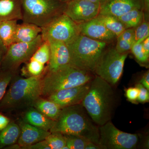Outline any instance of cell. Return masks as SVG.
<instances>
[{"mask_svg":"<svg viewBox=\"0 0 149 149\" xmlns=\"http://www.w3.org/2000/svg\"><path fill=\"white\" fill-rule=\"evenodd\" d=\"M10 123L9 118L0 112V131L6 128Z\"/></svg>","mask_w":149,"mask_h":149,"instance_id":"8d00e7d4","label":"cell"},{"mask_svg":"<svg viewBox=\"0 0 149 149\" xmlns=\"http://www.w3.org/2000/svg\"><path fill=\"white\" fill-rule=\"evenodd\" d=\"M42 30L41 27L31 23L17 24L14 43L32 42L41 34Z\"/></svg>","mask_w":149,"mask_h":149,"instance_id":"d6986e66","label":"cell"},{"mask_svg":"<svg viewBox=\"0 0 149 149\" xmlns=\"http://www.w3.org/2000/svg\"><path fill=\"white\" fill-rule=\"evenodd\" d=\"M111 45L80 34L67 45L70 57L69 64L94 73L99 59Z\"/></svg>","mask_w":149,"mask_h":149,"instance_id":"277c9868","label":"cell"},{"mask_svg":"<svg viewBox=\"0 0 149 149\" xmlns=\"http://www.w3.org/2000/svg\"><path fill=\"white\" fill-rule=\"evenodd\" d=\"M30 58L35 60L44 65L49 63L50 59V49L49 42L44 41Z\"/></svg>","mask_w":149,"mask_h":149,"instance_id":"484cf974","label":"cell"},{"mask_svg":"<svg viewBox=\"0 0 149 149\" xmlns=\"http://www.w3.org/2000/svg\"><path fill=\"white\" fill-rule=\"evenodd\" d=\"M128 53L120 54L110 45L101 56L96 65L94 74L116 86L120 80Z\"/></svg>","mask_w":149,"mask_h":149,"instance_id":"52a82bcc","label":"cell"},{"mask_svg":"<svg viewBox=\"0 0 149 149\" xmlns=\"http://www.w3.org/2000/svg\"><path fill=\"white\" fill-rule=\"evenodd\" d=\"M23 22L43 27L64 13L66 3L60 0H20Z\"/></svg>","mask_w":149,"mask_h":149,"instance_id":"8992f818","label":"cell"},{"mask_svg":"<svg viewBox=\"0 0 149 149\" xmlns=\"http://www.w3.org/2000/svg\"><path fill=\"white\" fill-rule=\"evenodd\" d=\"M97 17L102 22L107 29L116 37L125 29L122 22L116 17L99 14Z\"/></svg>","mask_w":149,"mask_h":149,"instance_id":"cb8c5ba5","label":"cell"},{"mask_svg":"<svg viewBox=\"0 0 149 149\" xmlns=\"http://www.w3.org/2000/svg\"><path fill=\"white\" fill-rule=\"evenodd\" d=\"M66 146L68 149H85L90 141L80 136L72 135H64Z\"/></svg>","mask_w":149,"mask_h":149,"instance_id":"f1b7e54d","label":"cell"},{"mask_svg":"<svg viewBox=\"0 0 149 149\" xmlns=\"http://www.w3.org/2000/svg\"><path fill=\"white\" fill-rule=\"evenodd\" d=\"M148 18V16L144 15L143 20L134 29L135 43H141L149 37V24Z\"/></svg>","mask_w":149,"mask_h":149,"instance_id":"83f0119b","label":"cell"},{"mask_svg":"<svg viewBox=\"0 0 149 149\" xmlns=\"http://www.w3.org/2000/svg\"><path fill=\"white\" fill-rule=\"evenodd\" d=\"M49 131L80 136L100 145L99 126L81 104L62 109L59 116Z\"/></svg>","mask_w":149,"mask_h":149,"instance_id":"7a4b0ae2","label":"cell"},{"mask_svg":"<svg viewBox=\"0 0 149 149\" xmlns=\"http://www.w3.org/2000/svg\"><path fill=\"white\" fill-rule=\"evenodd\" d=\"M139 90L137 87H130L125 91V96L129 101L133 103L138 102Z\"/></svg>","mask_w":149,"mask_h":149,"instance_id":"836d02e7","label":"cell"},{"mask_svg":"<svg viewBox=\"0 0 149 149\" xmlns=\"http://www.w3.org/2000/svg\"><path fill=\"white\" fill-rule=\"evenodd\" d=\"M25 149H51V148L45 140L26 147Z\"/></svg>","mask_w":149,"mask_h":149,"instance_id":"d590c367","label":"cell"},{"mask_svg":"<svg viewBox=\"0 0 149 149\" xmlns=\"http://www.w3.org/2000/svg\"><path fill=\"white\" fill-rule=\"evenodd\" d=\"M125 29L135 28L143 20L144 13L143 10L135 9L118 17Z\"/></svg>","mask_w":149,"mask_h":149,"instance_id":"603a6c76","label":"cell"},{"mask_svg":"<svg viewBox=\"0 0 149 149\" xmlns=\"http://www.w3.org/2000/svg\"><path fill=\"white\" fill-rule=\"evenodd\" d=\"M143 4V11L144 14L149 16V0H142Z\"/></svg>","mask_w":149,"mask_h":149,"instance_id":"60d3db41","label":"cell"},{"mask_svg":"<svg viewBox=\"0 0 149 149\" xmlns=\"http://www.w3.org/2000/svg\"><path fill=\"white\" fill-rule=\"evenodd\" d=\"M140 83L149 91V71L148 70L144 73L140 80Z\"/></svg>","mask_w":149,"mask_h":149,"instance_id":"74e56055","label":"cell"},{"mask_svg":"<svg viewBox=\"0 0 149 149\" xmlns=\"http://www.w3.org/2000/svg\"><path fill=\"white\" fill-rule=\"evenodd\" d=\"M136 86L139 89V93L138 102L140 103L147 102L149 101V91L141 83H138Z\"/></svg>","mask_w":149,"mask_h":149,"instance_id":"d6a6232c","label":"cell"},{"mask_svg":"<svg viewBox=\"0 0 149 149\" xmlns=\"http://www.w3.org/2000/svg\"><path fill=\"white\" fill-rule=\"evenodd\" d=\"M19 125L10 122L8 126L0 131V149L16 143L20 134Z\"/></svg>","mask_w":149,"mask_h":149,"instance_id":"44dd1931","label":"cell"},{"mask_svg":"<svg viewBox=\"0 0 149 149\" xmlns=\"http://www.w3.org/2000/svg\"><path fill=\"white\" fill-rule=\"evenodd\" d=\"M22 19L20 0H0V22Z\"/></svg>","mask_w":149,"mask_h":149,"instance_id":"e0dca14e","label":"cell"},{"mask_svg":"<svg viewBox=\"0 0 149 149\" xmlns=\"http://www.w3.org/2000/svg\"><path fill=\"white\" fill-rule=\"evenodd\" d=\"M14 74L10 71L0 70V102L5 95L8 86L13 79Z\"/></svg>","mask_w":149,"mask_h":149,"instance_id":"4dcf8cb0","label":"cell"},{"mask_svg":"<svg viewBox=\"0 0 149 149\" xmlns=\"http://www.w3.org/2000/svg\"><path fill=\"white\" fill-rule=\"evenodd\" d=\"M135 9L143 10L142 0H106L100 6V14L118 17Z\"/></svg>","mask_w":149,"mask_h":149,"instance_id":"5bb4252c","label":"cell"},{"mask_svg":"<svg viewBox=\"0 0 149 149\" xmlns=\"http://www.w3.org/2000/svg\"><path fill=\"white\" fill-rule=\"evenodd\" d=\"M85 149H102V147L99 144L95 143L93 142H89Z\"/></svg>","mask_w":149,"mask_h":149,"instance_id":"b9f144b4","label":"cell"},{"mask_svg":"<svg viewBox=\"0 0 149 149\" xmlns=\"http://www.w3.org/2000/svg\"><path fill=\"white\" fill-rule=\"evenodd\" d=\"M130 51L139 64L147 68L148 67L149 57L147 56L143 51L142 42L134 43Z\"/></svg>","mask_w":149,"mask_h":149,"instance_id":"f546056e","label":"cell"},{"mask_svg":"<svg viewBox=\"0 0 149 149\" xmlns=\"http://www.w3.org/2000/svg\"><path fill=\"white\" fill-rule=\"evenodd\" d=\"M25 63L26 65L22 69V72L24 74H28L29 77L40 76L47 71L45 65L35 60L30 58Z\"/></svg>","mask_w":149,"mask_h":149,"instance_id":"d4e9b609","label":"cell"},{"mask_svg":"<svg viewBox=\"0 0 149 149\" xmlns=\"http://www.w3.org/2000/svg\"><path fill=\"white\" fill-rule=\"evenodd\" d=\"M24 122L35 127L50 131L55 121L46 117L35 108L30 107L24 113Z\"/></svg>","mask_w":149,"mask_h":149,"instance_id":"ac0fdd59","label":"cell"},{"mask_svg":"<svg viewBox=\"0 0 149 149\" xmlns=\"http://www.w3.org/2000/svg\"><path fill=\"white\" fill-rule=\"evenodd\" d=\"M116 43L115 48L116 50L120 54L128 53L131 50V48L134 43L128 42L116 37Z\"/></svg>","mask_w":149,"mask_h":149,"instance_id":"1f68e13d","label":"cell"},{"mask_svg":"<svg viewBox=\"0 0 149 149\" xmlns=\"http://www.w3.org/2000/svg\"><path fill=\"white\" fill-rule=\"evenodd\" d=\"M6 50L7 48L0 40V70H1V64L3 57L4 55Z\"/></svg>","mask_w":149,"mask_h":149,"instance_id":"ab89813d","label":"cell"},{"mask_svg":"<svg viewBox=\"0 0 149 149\" xmlns=\"http://www.w3.org/2000/svg\"><path fill=\"white\" fill-rule=\"evenodd\" d=\"M121 98L115 86L95 74L81 104L100 126L112 120L120 104Z\"/></svg>","mask_w":149,"mask_h":149,"instance_id":"6da1fadb","label":"cell"},{"mask_svg":"<svg viewBox=\"0 0 149 149\" xmlns=\"http://www.w3.org/2000/svg\"><path fill=\"white\" fill-rule=\"evenodd\" d=\"M91 81L84 85L57 91L47 97V99L57 104L61 109L81 104L89 91Z\"/></svg>","mask_w":149,"mask_h":149,"instance_id":"7c38bea8","label":"cell"},{"mask_svg":"<svg viewBox=\"0 0 149 149\" xmlns=\"http://www.w3.org/2000/svg\"><path fill=\"white\" fill-rule=\"evenodd\" d=\"M100 144L102 149H135L139 148L143 136L123 132L111 121L99 126Z\"/></svg>","mask_w":149,"mask_h":149,"instance_id":"ba28073f","label":"cell"},{"mask_svg":"<svg viewBox=\"0 0 149 149\" xmlns=\"http://www.w3.org/2000/svg\"><path fill=\"white\" fill-rule=\"evenodd\" d=\"M100 5L85 1L72 0L66 3L64 13L77 24L95 18L100 12Z\"/></svg>","mask_w":149,"mask_h":149,"instance_id":"8fae6325","label":"cell"},{"mask_svg":"<svg viewBox=\"0 0 149 149\" xmlns=\"http://www.w3.org/2000/svg\"><path fill=\"white\" fill-rule=\"evenodd\" d=\"M85 1H89L91 2L95 3L101 5L106 0H85Z\"/></svg>","mask_w":149,"mask_h":149,"instance_id":"7bdbcfd3","label":"cell"},{"mask_svg":"<svg viewBox=\"0 0 149 149\" xmlns=\"http://www.w3.org/2000/svg\"><path fill=\"white\" fill-rule=\"evenodd\" d=\"M19 125L20 132L17 142L20 149H25L45 140L51 133L50 131L37 128L24 121H20Z\"/></svg>","mask_w":149,"mask_h":149,"instance_id":"9a60e30c","label":"cell"},{"mask_svg":"<svg viewBox=\"0 0 149 149\" xmlns=\"http://www.w3.org/2000/svg\"><path fill=\"white\" fill-rule=\"evenodd\" d=\"M135 28H128L125 29L118 37L123 40L135 43Z\"/></svg>","mask_w":149,"mask_h":149,"instance_id":"e575fe53","label":"cell"},{"mask_svg":"<svg viewBox=\"0 0 149 149\" xmlns=\"http://www.w3.org/2000/svg\"><path fill=\"white\" fill-rule=\"evenodd\" d=\"M44 74L18 78L13 82L0 102V112L33 107L42 95V80Z\"/></svg>","mask_w":149,"mask_h":149,"instance_id":"3957f363","label":"cell"},{"mask_svg":"<svg viewBox=\"0 0 149 149\" xmlns=\"http://www.w3.org/2000/svg\"><path fill=\"white\" fill-rule=\"evenodd\" d=\"M33 107L46 117L56 121L61 113L62 109L57 104L48 99L39 98Z\"/></svg>","mask_w":149,"mask_h":149,"instance_id":"ffe728a7","label":"cell"},{"mask_svg":"<svg viewBox=\"0 0 149 149\" xmlns=\"http://www.w3.org/2000/svg\"><path fill=\"white\" fill-rule=\"evenodd\" d=\"M45 140L51 149H63L66 146L64 135L59 132H52Z\"/></svg>","mask_w":149,"mask_h":149,"instance_id":"4316f807","label":"cell"},{"mask_svg":"<svg viewBox=\"0 0 149 149\" xmlns=\"http://www.w3.org/2000/svg\"><path fill=\"white\" fill-rule=\"evenodd\" d=\"M60 1L62 2L66 3L69 2V1H72V0H60Z\"/></svg>","mask_w":149,"mask_h":149,"instance_id":"ee69618b","label":"cell"},{"mask_svg":"<svg viewBox=\"0 0 149 149\" xmlns=\"http://www.w3.org/2000/svg\"><path fill=\"white\" fill-rule=\"evenodd\" d=\"M17 21L11 19L0 22V40L7 48L14 42Z\"/></svg>","mask_w":149,"mask_h":149,"instance_id":"7402d4cb","label":"cell"},{"mask_svg":"<svg viewBox=\"0 0 149 149\" xmlns=\"http://www.w3.org/2000/svg\"><path fill=\"white\" fill-rule=\"evenodd\" d=\"M80 34L93 40L112 44L116 37L110 32L97 17L78 24Z\"/></svg>","mask_w":149,"mask_h":149,"instance_id":"4fadbf2b","label":"cell"},{"mask_svg":"<svg viewBox=\"0 0 149 149\" xmlns=\"http://www.w3.org/2000/svg\"><path fill=\"white\" fill-rule=\"evenodd\" d=\"M44 42L40 34L35 40L29 42L14 43L7 48L3 57L1 70L15 73L20 65L25 63Z\"/></svg>","mask_w":149,"mask_h":149,"instance_id":"9c48e42d","label":"cell"},{"mask_svg":"<svg viewBox=\"0 0 149 149\" xmlns=\"http://www.w3.org/2000/svg\"><path fill=\"white\" fill-rule=\"evenodd\" d=\"M42 29L41 35L44 41H60L66 45L80 34L78 24L64 13L42 27Z\"/></svg>","mask_w":149,"mask_h":149,"instance_id":"30bf717a","label":"cell"},{"mask_svg":"<svg viewBox=\"0 0 149 149\" xmlns=\"http://www.w3.org/2000/svg\"><path fill=\"white\" fill-rule=\"evenodd\" d=\"M95 74L68 64L54 71L47 70L42 80V95L48 97L57 91L91 82Z\"/></svg>","mask_w":149,"mask_h":149,"instance_id":"5b68a950","label":"cell"},{"mask_svg":"<svg viewBox=\"0 0 149 149\" xmlns=\"http://www.w3.org/2000/svg\"><path fill=\"white\" fill-rule=\"evenodd\" d=\"M142 49L145 54L149 57V37L142 42Z\"/></svg>","mask_w":149,"mask_h":149,"instance_id":"f35d334b","label":"cell"},{"mask_svg":"<svg viewBox=\"0 0 149 149\" xmlns=\"http://www.w3.org/2000/svg\"><path fill=\"white\" fill-rule=\"evenodd\" d=\"M48 42L50 49V59L47 70L54 71L62 66L69 64L70 57L66 44L60 41H50Z\"/></svg>","mask_w":149,"mask_h":149,"instance_id":"2e32d148","label":"cell"}]
</instances>
